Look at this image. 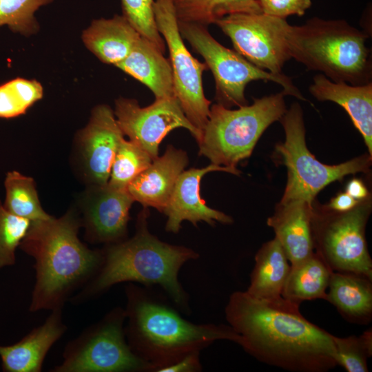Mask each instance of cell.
Wrapping results in <instances>:
<instances>
[{"label": "cell", "mask_w": 372, "mask_h": 372, "mask_svg": "<svg viewBox=\"0 0 372 372\" xmlns=\"http://www.w3.org/2000/svg\"><path fill=\"white\" fill-rule=\"evenodd\" d=\"M125 292L126 339L132 351L151 366L150 371L157 372L217 340L239 343L240 336L229 324L191 322L148 287L129 282Z\"/></svg>", "instance_id": "277c9868"}, {"label": "cell", "mask_w": 372, "mask_h": 372, "mask_svg": "<svg viewBox=\"0 0 372 372\" xmlns=\"http://www.w3.org/2000/svg\"><path fill=\"white\" fill-rule=\"evenodd\" d=\"M360 200H357L345 192L338 193L325 205L336 211H346L353 209Z\"/></svg>", "instance_id": "d590c367"}, {"label": "cell", "mask_w": 372, "mask_h": 372, "mask_svg": "<svg viewBox=\"0 0 372 372\" xmlns=\"http://www.w3.org/2000/svg\"><path fill=\"white\" fill-rule=\"evenodd\" d=\"M182 38L205 60L215 81V99L225 107L248 105L245 99L246 86L254 81H273L281 85L285 95L307 101L292 80L285 75H276L262 70L238 54L217 41L207 26L178 21Z\"/></svg>", "instance_id": "9c48e42d"}, {"label": "cell", "mask_w": 372, "mask_h": 372, "mask_svg": "<svg viewBox=\"0 0 372 372\" xmlns=\"http://www.w3.org/2000/svg\"><path fill=\"white\" fill-rule=\"evenodd\" d=\"M178 21L208 26L229 14L262 13L258 0H172Z\"/></svg>", "instance_id": "484cf974"}, {"label": "cell", "mask_w": 372, "mask_h": 372, "mask_svg": "<svg viewBox=\"0 0 372 372\" xmlns=\"http://www.w3.org/2000/svg\"><path fill=\"white\" fill-rule=\"evenodd\" d=\"M312 204L302 200L280 202L273 214L267 220L291 265L302 261L314 252L311 233Z\"/></svg>", "instance_id": "d6986e66"}, {"label": "cell", "mask_w": 372, "mask_h": 372, "mask_svg": "<svg viewBox=\"0 0 372 372\" xmlns=\"http://www.w3.org/2000/svg\"><path fill=\"white\" fill-rule=\"evenodd\" d=\"M345 192L357 200H364L371 195L364 182L358 178H353L347 183Z\"/></svg>", "instance_id": "8d00e7d4"}, {"label": "cell", "mask_w": 372, "mask_h": 372, "mask_svg": "<svg viewBox=\"0 0 372 372\" xmlns=\"http://www.w3.org/2000/svg\"><path fill=\"white\" fill-rule=\"evenodd\" d=\"M154 13L157 29L169 50L175 96L187 119L202 135L211 105L203 84V73L207 67L185 46L172 0H154Z\"/></svg>", "instance_id": "8fae6325"}, {"label": "cell", "mask_w": 372, "mask_h": 372, "mask_svg": "<svg viewBox=\"0 0 372 372\" xmlns=\"http://www.w3.org/2000/svg\"><path fill=\"white\" fill-rule=\"evenodd\" d=\"M141 34L123 15L92 21L82 34L86 48L101 61L116 65L131 52Z\"/></svg>", "instance_id": "44dd1931"}, {"label": "cell", "mask_w": 372, "mask_h": 372, "mask_svg": "<svg viewBox=\"0 0 372 372\" xmlns=\"http://www.w3.org/2000/svg\"><path fill=\"white\" fill-rule=\"evenodd\" d=\"M116 67L147 87L155 99L175 96L169 59L143 37L128 56Z\"/></svg>", "instance_id": "7402d4cb"}, {"label": "cell", "mask_w": 372, "mask_h": 372, "mask_svg": "<svg viewBox=\"0 0 372 372\" xmlns=\"http://www.w3.org/2000/svg\"><path fill=\"white\" fill-rule=\"evenodd\" d=\"M225 172L239 175L237 168L211 163L203 168H191L183 171L177 178L169 199L162 211L167 217L165 230L178 233L181 223L187 220L194 226L204 221L211 226L216 222L231 224L233 219L225 213L207 206L200 196V183L205 174L211 172Z\"/></svg>", "instance_id": "9a60e30c"}, {"label": "cell", "mask_w": 372, "mask_h": 372, "mask_svg": "<svg viewBox=\"0 0 372 372\" xmlns=\"http://www.w3.org/2000/svg\"><path fill=\"white\" fill-rule=\"evenodd\" d=\"M332 271L313 252L302 261L291 265L282 297L293 303L326 299Z\"/></svg>", "instance_id": "d4e9b609"}, {"label": "cell", "mask_w": 372, "mask_h": 372, "mask_svg": "<svg viewBox=\"0 0 372 372\" xmlns=\"http://www.w3.org/2000/svg\"><path fill=\"white\" fill-rule=\"evenodd\" d=\"M43 96V87L35 80L17 78L0 85V118L23 114Z\"/></svg>", "instance_id": "f1b7e54d"}, {"label": "cell", "mask_w": 372, "mask_h": 372, "mask_svg": "<svg viewBox=\"0 0 372 372\" xmlns=\"http://www.w3.org/2000/svg\"><path fill=\"white\" fill-rule=\"evenodd\" d=\"M337 364L348 372L368 371L367 359L372 354V331L367 330L359 336H333Z\"/></svg>", "instance_id": "f546056e"}, {"label": "cell", "mask_w": 372, "mask_h": 372, "mask_svg": "<svg viewBox=\"0 0 372 372\" xmlns=\"http://www.w3.org/2000/svg\"><path fill=\"white\" fill-rule=\"evenodd\" d=\"M123 14L141 37L151 42L162 53L166 44L159 33L154 17V0H121Z\"/></svg>", "instance_id": "1f68e13d"}, {"label": "cell", "mask_w": 372, "mask_h": 372, "mask_svg": "<svg viewBox=\"0 0 372 372\" xmlns=\"http://www.w3.org/2000/svg\"><path fill=\"white\" fill-rule=\"evenodd\" d=\"M114 113L123 134L153 160L158 157L163 139L176 128L187 129L197 143L201 138V133L187 119L176 96L155 99L143 107L136 99L119 97L115 101Z\"/></svg>", "instance_id": "4fadbf2b"}, {"label": "cell", "mask_w": 372, "mask_h": 372, "mask_svg": "<svg viewBox=\"0 0 372 372\" xmlns=\"http://www.w3.org/2000/svg\"><path fill=\"white\" fill-rule=\"evenodd\" d=\"M85 197L81 223L90 242L107 245L127 238L130 209L134 200L127 189L91 185Z\"/></svg>", "instance_id": "5bb4252c"}, {"label": "cell", "mask_w": 372, "mask_h": 372, "mask_svg": "<svg viewBox=\"0 0 372 372\" xmlns=\"http://www.w3.org/2000/svg\"><path fill=\"white\" fill-rule=\"evenodd\" d=\"M231 41L235 51L256 67L276 75L291 58L286 19L263 13H236L215 23Z\"/></svg>", "instance_id": "7c38bea8"}, {"label": "cell", "mask_w": 372, "mask_h": 372, "mask_svg": "<svg viewBox=\"0 0 372 372\" xmlns=\"http://www.w3.org/2000/svg\"><path fill=\"white\" fill-rule=\"evenodd\" d=\"M4 185L6 194L3 206L8 211L31 222L52 217L41 205L33 178L12 171L7 174Z\"/></svg>", "instance_id": "4316f807"}, {"label": "cell", "mask_w": 372, "mask_h": 372, "mask_svg": "<svg viewBox=\"0 0 372 372\" xmlns=\"http://www.w3.org/2000/svg\"><path fill=\"white\" fill-rule=\"evenodd\" d=\"M81 219L74 210L32 221L19 245L34 260L35 284L30 311L63 309L96 273L102 250L91 249L78 237Z\"/></svg>", "instance_id": "7a4b0ae2"}, {"label": "cell", "mask_w": 372, "mask_h": 372, "mask_svg": "<svg viewBox=\"0 0 372 372\" xmlns=\"http://www.w3.org/2000/svg\"><path fill=\"white\" fill-rule=\"evenodd\" d=\"M31 221L8 211L0 201V268L15 263V251Z\"/></svg>", "instance_id": "d6a6232c"}, {"label": "cell", "mask_w": 372, "mask_h": 372, "mask_svg": "<svg viewBox=\"0 0 372 372\" xmlns=\"http://www.w3.org/2000/svg\"><path fill=\"white\" fill-rule=\"evenodd\" d=\"M52 1L0 0V26L7 25L14 32L31 35L39 29L34 12Z\"/></svg>", "instance_id": "4dcf8cb0"}, {"label": "cell", "mask_w": 372, "mask_h": 372, "mask_svg": "<svg viewBox=\"0 0 372 372\" xmlns=\"http://www.w3.org/2000/svg\"><path fill=\"white\" fill-rule=\"evenodd\" d=\"M325 300L347 320L369 322L372 316L371 280L355 273L332 271Z\"/></svg>", "instance_id": "603a6c76"}, {"label": "cell", "mask_w": 372, "mask_h": 372, "mask_svg": "<svg viewBox=\"0 0 372 372\" xmlns=\"http://www.w3.org/2000/svg\"><path fill=\"white\" fill-rule=\"evenodd\" d=\"M279 121L285 138L275 149L287 169V185L280 202L302 200L312 204L329 184L349 174L369 173L372 156L369 153L338 165L320 162L307 147L303 112L298 103L291 104Z\"/></svg>", "instance_id": "52a82bcc"}, {"label": "cell", "mask_w": 372, "mask_h": 372, "mask_svg": "<svg viewBox=\"0 0 372 372\" xmlns=\"http://www.w3.org/2000/svg\"><path fill=\"white\" fill-rule=\"evenodd\" d=\"M371 209V195L346 211H333L313 201L311 233L314 252L331 271L372 280V260L365 238Z\"/></svg>", "instance_id": "ba28073f"}, {"label": "cell", "mask_w": 372, "mask_h": 372, "mask_svg": "<svg viewBox=\"0 0 372 372\" xmlns=\"http://www.w3.org/2000/svg\"><path fill=\"white\" fill-rule=\"evenodd\" d=\"M125 309L115 307L70 341L52 372H144L151 366L130 347Z\"/></svg>", "instance_id": "30bf717a"}, {"label": "cell", "mask_w": 372, "mask_h": 372, "mask_svg": "<svg viewBox=\"0 0 372 372\" xmlns=\"http://www.w3.org/2000/svg\"><path fill=\"white\" fill-rule=\"evenodd\" d=\"M152 161L142 147L123 138L117 148L107 185L117 189H127L128 185Z\"/></svg>", "instance_id": "83f0119b"}, {"label": "cell", "mask_w": 372, "mask_h": 372, "mask_svg": "<svg viewBox=\"0 0 372 372\" xmlns=\"http://www.w3.org/2000/svg\"><path fill=\"white\" fill-rule=\"evenodd\" d=\"M368 36L344 19L314 17L289 25L285 39L291 58L335 82L361 85L371 82Z\"/></svg>", "instance_id": "5b68a950"}, {"label": "cell", "mask_w": 372, "mask_h": 372, "mask_svg": "<svg viewBox=\"0 0 372 372\" xmlns=\"http://www.w3.org/2000/svg\"><path fill=\"white\" fill-rule=\"evenodd\" d=\"M188 164L187 152L169 145L161 156L154 159L127 186L134 201L162 212L180 173Z\"/></svg>", "instance_id": "e0dca14e"}, {"label": "cell", "mask_w": 372, "mask_h": 372, "mask_svg": "<svg viewBox=\"0 0 372 372\" xmlns=\"http://www.w3.org/2000/svg\"><path fill=\"white\" fill-rule=\"evenodd\" d=\"M123 138L111 107L104 104L94 107L79 135L85 173L92 185H107L117 148Z\"/></svg>", "instance_id": "2e32d148"}, {"label": "cell", "mask_w": 372, "mask_h": 372, "mask_svg": "<svg viewBox=\"0 0 372 372\" xmlns=\"http://www.w3.org/2000/svg\"><path fill=\"white\" fill-rule=\"evenodd\" d=\"M309 90L317 100L334 102L345 110L372 156V83L353 85L320 74L313 77Z\"/></svg>", "instance_id": "ffe728a7"}, {"label": "cell", "mask_w": 372, "mask_h": 372, "mask_svg": "<svg viewBox=\"0 0 372 372\" xmlns=\"http://www.w3.org/2000/svg\"><path fill=\"white\" fill-rule=\"evenodd\" d=\"M67 330L62 309H56L44 323L33 329L21 340L0 345L2 370L6 372H40L49 350Z\"/></svg>", "instance_id": "ac0fdd59"}, {"label": "cell", "mask_w": 372, "mask_h": 372, "mask_svg": "<svg viewBox=\"0 0 372 372\" xmlns=\"http://www.w3.org/2000/svg\"><path fill=\"white\" fill-rule=\"evenodd\" d=\"M258 1L263 14L283 19L291 15L302 16L311 6V0Z\"/></svg>", "instance_id": "836d02e7"}, {"label": "cell", "mask_w": 372, "mask_h": 372, "mask_svg": "<svg viewBox=\"0 0 372 372\" xmlns=\"http://www.w3.org/2000/svg\"><path fill=\"white\" fill-rule=\"evenodd\" d=\"M281 92L254 99L251 105L231 110L219 103L210 106L202 132L198 154L211 163L237 168L248 158L267 128L279 121L287 110Z\"/></svg>", "instance_id": "8992f818"}, {"label": "cell", "mask_w": 372, "mask_h": 372, "mask_svg": "<svg viewBox=\"0 0 372 372\" xmlns=\"http://www.w3.org/2000/svg\"><path fill=\"white\" fill-rule=\"evenodd\" d=\"M290 269L291 264L277 238L266 242L255 256L250 284L245 291L258 299L281 298Z\"/></svg>", "instance_id": "cb8c5ba5"}, {"label": "cell", "mask_w": 372, "mask_h": 372, "mask_svg": "<svg viewBox=\"0 0 372 372\" xmlns=\"http://www.w3.org/2000/svg\"><path fill=\"white\" fill-rule=\"evenodd\" d=\"M200 351L190 352L175 362L163 367L157 372H198L203 366L200 360Z\"/></svg>", "instance_id": "e575fe53"}, {"label": "cell", "mask_w": 372, "mask_h": 372, "mask_svg": "<svg viewBox=\"0 0 372 372\" xmlns=\"http://www.w3.org/2000/svg\"><path fill=\"white\" fill-rule=\"evenodd\" d=\"M148 209L139 213L136 231L130 238L105 245L102 262L94 277L71 301L80 304L96 298L112 286L138 282L145 287L158 285L183 311H189V297L178 280L181 267L198 258L191 248L167 243L152 234L148 229Z\"/></svg>", "instance_id": "3957f363"}, {"label": "cell", "mask_w": 372, "mask_h": 372, "mask_svg": "<svg viewBox=\"0 0 372 372\" xmlns=\"http://www.w3.org/2000/svg\"><path fill=\"white\" fill-rule=\"evenodd\" d=\"M225 313L238 344L262 362L296 372H325L338 365L333 335L307 320L298 304L237 291Z\"/></svg>", "instance_id": "6da1fadb"}]
</instances>
